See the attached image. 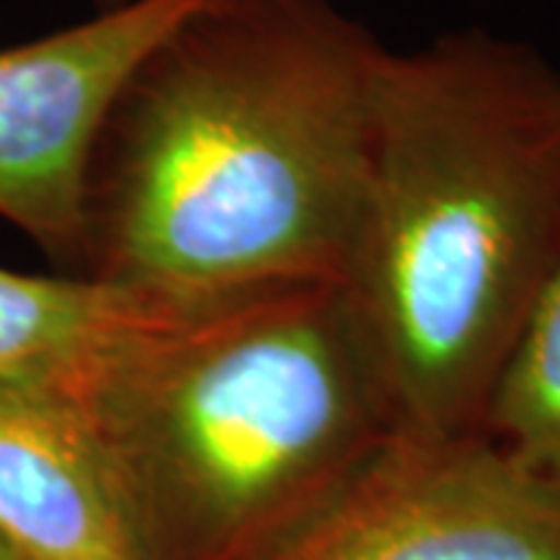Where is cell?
Returning <instances> with one entry per match:
<instances>
[{
	"label": "cell",
	"instance_id": "cell-1",
	"mask_svg": "<svg viewBox=\"0 0 560 560\" xmlns=\"http://www.w3.org/2000/svg\"><path fill=\"white\" fill-rule=\"evenodd\" d=\"M386 47L330 0H212L121 81L75 275L165 308L349 280Z\"/></svg>",
	"mask_w": 560,
	"mask_h": 560
},
{
	"label": "cell",
	"instance_id": "cell-2",
	"mask_svg": "<svg viewBox=\"0 0 560 560\" xmlns=\"http://www.w3.org/2000/svg\"><path fill=\"white\" fill-rule=\"evenodd\" d=\"M558 259V66L486 28L386 47L346 283L401 427L482 430Z\"/></svg>",
	"mask_w": 560,
	"mask_h": 560
},
{
	"label": "cell",
	"instance_id": "cell-3",
	"mask_svg": "<svg viewBox=\"0 0 560 560\" xmlns=\"http://www.w3.org/2000/svg\"><path fill=\"white\" fill-rule=\"evenodd\" d=\"M66 393L147 560H261L401 427L374 334L337 280L168 312Z\"/></svg>",
	"mask_w": 560,
	"mask_h": 560
},
{
	"label": "cell",
	"instance_id": "cell-4",
	"mask_svg": "<svg viewBox=\"0 0 560 560\" xmlns=\"http://www.w3.org/2000/svg\"><path fill=\"white\" fill-rule=\"evenodd\" d=\"M261 560H560V480L486 430L399 427Z\"/></svg>",
	"mask_w": 560,
	"mask_h": 560
},
{
	"label": "cell",
	"instance_id": "cell-5",
	"mask_svg": "<svg viewBox=\"0 0 560 560\" xmlns=\"http://www.w3.org/2000/svg\"><path fill=\"white\" fill-rule=\"evenodd\" d=\"M212 0H119L94 20L0 50V219L75 271L91 147L121 81Z\"/></svg>",
	"mask_w": 560,
	"mask_h": 560
},
{
	"label": "cell",
	"instance_id": "cell-6",
	"mask_svg": "<svg viewBox=\"0 0 560 560\" xmlns=\"http://www.w3.org/2000/svg\"><path fill=\"white\" fill-rule=\"evenodd\" d=\"M0 541L25 560H147L119 477L62 389L0 383Z\"/></svg>",
	"mask_w": 560,
	"mask_h": 560
},
{
	"label": "cell",
	"instance_id": "cell-7",
	"mask_svg": "<svg viewBox=\"0 0 560 560\" xmlns=\"http://www.w3.org/2000/svg\"><path fill=\"white\" fill-rule=\"evenodd\" d=\"M165 308L88 275L0 268V383L72 389L103 349Z\"/></svg>",
	"mask_w": 560,
	"mask_h": 560
},
{
	"label": "cell",
	"instance_id": "cell-8",
	"mask_svg": "<svg viewBox=\"0 0 560 560\" xmlns=\"http://www.w3.org/2000/svg\"><path fill=\"white\" fill-rule=\"evenodd\" d=\"M482 430L560 480V259L501 374Z\"/></svg>",
	"mask_w": 560,
	"mask_h": 560
},
{
	"label": "cell",
	"instance_id": "cell-9",
	"mask_svg": "<svg viewBox=\"0 0 560 560\" xmlns=\"http://www.w3.org/2000/svg\"><path fill=\"white\" fill-rule=\"evenodd\" d=\"M0 560H25L22 555H16L7 541H0Z\"/></svg>",
	"mask_w": 560,
	"mask_h": 560
},
{
	"label": "cell",
	"instance_id": "cell-10",
	"mask_svg": "<svg viewBox=\"0 0 560 560\" xmlns=\"http://www.w3.org/2000/svg\"><path fill=\"white\" fill-rule=\"evenodd\" d=\"M113 3H119V0H113Z\"/></svg>",
	"mask_w": 560,
	"mask_h": 560
}]
</instances>
